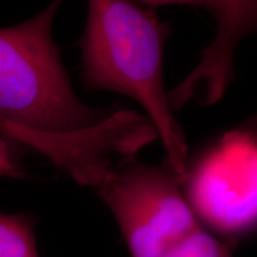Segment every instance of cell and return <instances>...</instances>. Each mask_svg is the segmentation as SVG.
I'll return each mask as SVG.
<instances>
[{"mask_svg": "<svg viewBox=\"0 0 257 257\" xmlns=\"http://www.w3.org/2000/svg\"><path fill=\"white\" fill-rule=\"evenodd\" d=\"M59 2L30 19L0 28V125L40 134L87 130L110 115L74 92L53 23Z\"/></svg>", "mask_w": 257, "mask_h": 257, "instance_id": "2", "label": "cell"}, {"mask_svg": "<svg viewBox=\"0 0 257 257\" xmlns=\"http://www.w3.org/2000/svg\"><path fill=\"white\" fill-rule=\"evenodd\" d=\"M18 175V166L12 156L9 144L0 135V178Z\"/></svg>", "mask_w": 257, "mask_h": 257, "instance_id": "8", "label": "cell"}, {"mask_svg": "<svg viewBox=\"0 0 257 257\" xmlns=\"http://www.w3.org/2000/svg\"><path fill=\"white\" fill-rule=\"evenodd\" d=\"M110 208L133 257H162L170 246L201 226L184 195V181L170 168L118 157L95 188Z\"/></svg>", "mask_w": 257, "mask_h": 257, "instance_id": "3", "label": "cell"}, {"mask_svg": "<svg viewBox=\"0 0 257 257\" xmlns=\"http://www.w3.org/2000/svg\"><path fill=\"white\" fill-rule=\"evenodd\" d=\"M0 257H40L28 217L0 212Z\"/></svg>", "mask_w": 257, "mask_h": 257, "instance_id": "5", "label": "cell"}, {"mask_svg": "<svg viewBox=\"0 0 257 257\" xmlns=\"http://www.w3.org/2000/svg\"><path fill=\"white\" fill-rule=\"evenodd\" d=\"M149 2L92 0L81 40L82 80L89 91H108L138 102L155 126L166 161L185 182L188 146L163 79L169 25Z\"/></svg>", "mask_w": 257, "mask_h": 257, "instance_id": "1", "label": "cell"}, {"mask_svg": "<svg viewBox=\"0 0 257 257\" xmlns=\"http://www.w3.org/2000/svg\"><path fill=\"white\" fill-rule=\"evenodd\" d=\"M162 257H233L229 244L200 226L176 242Z\"/></svg>", "mask_w": 257, "mask_h": 257, "instance_id": "6", "label": "cell"}, {"mask_svg": "<svg viewBox=\"0 0 257 257\" xmlns=\"http://www.w3.org/2000/svg\"><path fill=\"white\" fill-rule=\"evenodd\" d=\"M187 200L197 218L225 236L257 227V137L236 128L224 135L192 172Z\"/></svg>", "mask_w": 257, "mask_h": 257, "instance_id": "4", "label": "cell"}, {"mask_svg": "<svg viewBox=\"0 0 257 257\" xmlns=\"http://www.w3.org/2000/svg\"><path fill=\"white\" fill-rule=\"evenodd\" d=\"M236 11L244 35L257 34V2H236ZM257 137V113L238 127Z\"/></svg>", "mask_w": 257, "mask_h": 257, "instance_id": "7", "label": "cell"}]
</instances>
